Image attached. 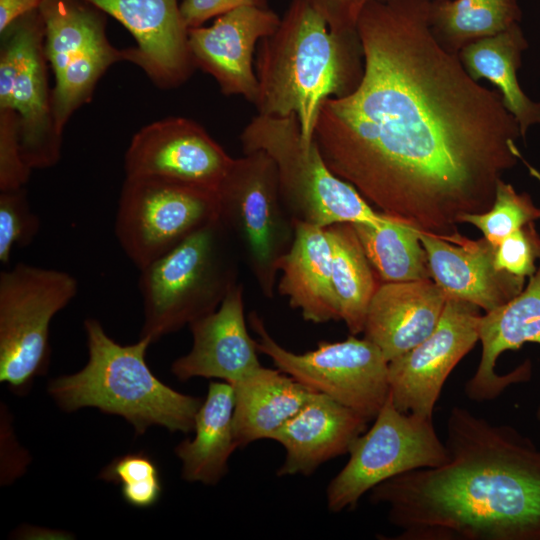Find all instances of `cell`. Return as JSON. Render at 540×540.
<instances>
[{"label": "cell", "instance_id": "cell-1", "mask_svg": "<svg viewBox=\"0 0 540 540\" xmlns=\"http://www.w3.org/2000/svg\"><path fill=\"white\" fill-rule=\"evenodd\" d=\"M432 0H373L356 32L363 73L321 106L314 140L330 170L380 213L445 240L488 211L521 136L499 92L435 37Z\"/></svg>", "mask_w": 540, "mask_h": 540}, {"label": "cell", "instance_id": "cell-2", "mask_svg": "<svg viewBox=\"0 0 540 540\" xmlns=\"http://www.w3.org/2000/svg\"><path fill=\"white\" fill-rule=\"evenodd\" d=\"M449 460L392 477L370 490L397 540H540V450L509 425L454 406Z\"/></svg>", "mask_w": 540, "mask_h": 540}, {"label": "cell", "instance_id": "cell-3", "mask_svg": "<svg viewBox=\"0 0 540 540\" xmlns=\"http://www.w3.org/2000/svg\"><path fill=\"white\" fill-rule=\"evenodd\" d=\"M357 32L332 31L308 0H291L275 32L259 42L256 57L259 115H296L305 142L323 103L359 83L363 66Z\"/></svg>", "mask_w": 540, "mask_h": 540}, {"label": "cell", "instance_id": "cell-4", "mask_svg": "<svg viewBox=\"0 0 540 540\" xmlns=\"http://www.w3.org/2000/svg\"><path fill=\"white\" fill-rule=\"evenodd\" d=\"M88 361L76 373L59 376L47 391L68 412L93 407L121 416L141 435L152 426L192 432L203 400L180 393L160 381L146 363L150 338L122 345L94 318L84 321Z\"/></svg>", "mask_w": 540, "mask_h": 540}, {"label": "cell", "instance_id": "cell-5", "mask_svg": "<svg viewBox=\"0 0 540 540\" xmlns=\"http://www.w3.org/2000/svg\"><path fill=\"white\" fill-rule=\"evenodd\" d=\"M239 258L217 218L140 269V337L153 343L214 312L238 283Z\"/></svg>", "mask_w": 540, "mask_h": 540}, {"label": "cell", "instance_id": "cell-6", "mask_svg": "<svg viewBox=\"0 0 540 540\" xmlns=\"http://www.w3.org/2000/svg\"><path fill=\"white\" fill-rule=\"evenodd\" d=\"M243 153L262 150L274 161L282 199L294 221L328 227L336 223H379L375 211L324 161L315 140L305 142L297 116L257 115L241 134Z\"/></svg>", "mask_w": 540, "mask_h": 540}, {"label": "cell", "instance_id": "cell-7", "mask_svg": "<svg viewBox=\"0 0 540 540\" xmlns=\"http://www.w3.org/2000/svg\"><path fill=\"white\" fill-rule=\"evenodd\" d=\"M216 195L219 221L263 296L272 298L280 262L295 237L273 159L262 150L234 158Z\"/></svg>", "mask_w": 540, "mask_h": 540}, {"label": "cell", "instance_id": "cell-8", "mask_svg": "<svg viewBox=\"0 0 540 540\" xmlns=\"http://www.w3.org/2000/svg\"><path fill=\"white\" fill-rule=\"evenodd\" d=\"M77 292L62 270L18 263L0 273V381L14 392L45 373L51 321Z\"/></svg>", "mask_w": 540, "mask_h": 540}, {"label": "cell", "instance_id": "cell-9", "mask_svg": "<svg viewBox=\"0 0 540 540\" xmlns=\"http://www.w3.org/2000/svg\"><path fill=\"white\" fill-rule=\"evenodd\" d=\"M373 421L353 441L346 465L327 486V507L333 513L354 509L366 492L392 477L449 460L433 418L399 411L390 395Z\"/></svg>", "mask_w": 540, "mask_h": 540}, {"label": "cell", "instance_id": "cell-10", "mask_svg": "<svg viewBox=\"0 0 540 540\" xmlns=\"http://www.w3.org/2000/svg\"><path fill=\"white\" fill-rule=\"evenodd\" d=\"M248 320L258 337V351L276 368L369 422L374 420L389 395L388 361L374 343L350 335L343 341H321L316 349L298 354L270 335L256 311L249 313Z\"/></svg>", "mask_w": 540, "mask_h": 540}, {"label": "cell", "instance_id": "cell-11", "mask_svg": "<svg viewBox=\"0 0 540 540\" xmlns=\"http://www.w3.org/2000/svg\"><path fill=\"white\" fill-rule=\"evenodd\" d=\"M48 65L39 9L1 32L0 109L16 114L21 154L31 169L52 167L61 157L62 133L53 118Z\"/></svg>", "mask_w": 540, "mask_h": 540}, {"label": "cell", "instance_id": "cell-12", "mask_svg": "<svg viewBox=\"0 0 540 540\" xmlns=\"http://www.w3.org/2000/svg\"><path fill=\"white\" fill-rule=\"evenodd\" d=\"M217 218L214 191L157 177H125L114 231L140 270Z\"/></svg>", "mask_w": 540, "mask_h": 540}, {"label": "cell", "instance_id": "cell-13", "mask_svg": "<svg viewBox=\"0 0 540 540\" xmlns=\"http://www.w3.org/2000/svg\"><path fill=\"white\" fill-rule=\"evenodd\" d=\"M480 317L476 305L447 298L434 331L388 362L389 395L399 411L433 418L446 379L479 340Z\"/></svg>", "mask_w": 540, "mask_h": 540}, {"label": "cell", "instance_id": "cell-14", "mask_svg": "<svg viewBox=\"0 0 540 540\" xmlns=\"http://www.w3.org/2000/svg\"><path fill=\"white\" fill-rule=\"evenodd\" d=\"M233 161L198 123L168 117L132 137L124 171L125 177H157L216 192Z\"/></svg>", "mask_w": 540, "mask_h": 540}, {"label": "cell", "instance_id": "cell-15", "mask_svg": "<svg viewBox=\"0 0 540 540\" xmlns=\"http://www.w3.org/2000/svg\"><path fill=\"white\" fill-rule=\"evenodd\" d=\"M280 20L268 7L242 6L218 16L209 27L190 28L188 42L195 66L211 75L223 94L254 103L258 94L255 47L275 32Z\"/></svg>", "mask_w": 540, "mask_h": 540}, {"label": "cell", "instance_id": "cell-16", "mask_svg": "<svg viewBox=\"0 0 540 540\" xmlns=\"http://www.w3.org/2000/svg\"><path fill=\"white\" fill-rule=\"evenodd\" d=\"M119 21L135 38L133 63L162 89L182 85L196 68L178 0H84Z\"/></svg>", "mask_w": 540, "mask_h": 540}, {"label": "cell", "instance_id": "cell-17", "mask_svg": "<svg viewBox=\"0 0 540 540\" xmlns=\"http://www.w3.org/2000/svg\"><path fill=\"white\" fill-rule=\"evenodd\" d=\"M243 292L238 282L214 312L189 325L192 348L171 365L177 379L217 378L234 385L261 366L245 322Z\"/></svg>", "mask_w": 540, "mask_h": 540}, {"label": "cell", "instance_id": "cell-18", "mask_svg": "<svg viewBox=\"0 0 540 540\" xmlns=\"http://www.w3.org/2000/svg\"><path fill=\"white\" fill-rule=\"evenodd\" d=\"M478 332L482 356L473 377L465 384V394L472 401L484 402L531 377L529 360L507 374L500 375L495 369L503 352L517 350L529 342L540 344V259L536 272L517 296L481 315ZM536 417L540 421V405Z\"/></svg>", "mask_w": 540, "mask_h": 540}, {"label": "cell", "instance_id": "cell-19", "mask_svg": "<svg viewBox=\"0 0 540 540\" xmlns=\"http://www.w3.org/2000/svg\"><path fill=\"white\" fill-rule=\"evenodd\" d=\"M432 280L447 298L463 300L490 312L517 296L525 278L499 270L494 246L484 237L470 240L459 232L449 240L419 232Z\"/></svg>", "mask_w": 540, "mask_h": 540}, {"label": "cell", "instance_id": "cell-20", "mask_svg": "<svg viewBox=\"0 0 540 540\" xmlns=\"http://www.w3.org/2000/svg\"><path fill=\"white\" fill-rule=\"evenodd\" d=\"M368 422L353 409L313 392L270 437L285 450L277 475H311L327 461L347 454L353 441L366 431Z\"/></svg>", "mask_w": 540, "mask_h": 540}, {"label": "cell", "instance_id": "cell-21", "mask_svg": "<svg viewBox=\"0 0 540 540\" xmlns=\"http://www.w3.org/2000/svg\"><path fill=\"white\" fill-rule=\"evenodd\" d=\"M446 302V294L432 279L382 282L367 310L364 338L389 362L434 331Z\"/></svg>", "mask_w": 540, "mask_h": 540}, {"label": "cell", "instance_id": "cell-22", "mask_svg": "<svg viewBox=\"0 0 540 540\" xmlns=\"http://www.w3.org/2000/svg\"><path fill=\"white\" fill-rule=\"evenodd\" d=\"M278 292L312 323L338 321L332 283L331 246L326 229L295 221V237L279 266Z\"/></svg>", "mask_w": 540, "mask_h": 540}, {"label": "cell", "instance_id": "cell-23", "mask_svg": "<svg viewBox=\"0 0 540 540\" xmlns=\"http://www.w3.org/2000/svg\"><path fill=\"white\" fill-rule=\"evenodd\" d=\"M232 386L233 428L238 448L270 439L315 392L278 368L262 365Z\"/></svg>", "mask_w": 540, "mask_h": 540}, {"label": "cell", "instance_id": "cell-24", "mask_svg": "<svg viewBox=\"0 0 540 540\" xmlns=\"http://www.w3.org/2000/svg\"><path fill=\"white\" fill-rule=\"evenodd\" d=\"M234 389L227 382H211L194 422L195 435L175 448L188 482L217 484L228 471L237 443L233 428Z\"/></svg>", "mask_w": 540, "mask_h": 540}, {"label": "cell", "instance_id": "cell-25", "mask_svg": "<svg viewBox=\"0 0 540 540\" xmlns=\"http://www.w3.org/2000/svg\"><path fill=\"white\" fill-rule=\"evenodd\" d=\"M527 41L518 24L494 36L472 42L460 51L459 58L472 79H487L499 89L506 109L516 119L522 138L530 127L540 124V102L521 89L517 70Z\"/></svg>", "mask_w": 540, "mask_h": 540}, {"label": "cell", "instance_id": "cell-26", "mask_svg": "<svg viewBox=\"0 0 540 540\" xmlns=\"http://www.w3.org/2000/svg\"><path fill=\"white\" fill-rule=\"evenodd\" d=\"M331 246L332 283L339 317L351 335L363 333L369 304L380 286L352 223L325 227Z\"/></svg>", "mask_w": 540, "mask_h": 540}, {"label": "cell", "instance_id": "cell-27", "mask_svg": "<svg viewBox=\"0 0 540 540\" xmlns=\"http://www.w3.org/2000/svg\"><path fill=\"white\" fill-rule=\"evenodd\" d=\"M44 53L55 79L86 50L107 40L105 13L84 0H43Z\"/></svg>", "mask_w": 540, "mask_h": 540}, {"label": "cell", "instance_id": "cell-28", "mask_svg": "<svg viewBox=\"0 0 540 540\" xmlns=\"http://www.w3.org/2000/svg\"><path fill=\"white\" fill-rule=\"evenodd\" d=\"M365 254L382 282L432 279L419 231L387 216L376 224L352 223Z\"/></svg>", "mask_w": 540, "mask_h": 540}, {"label": "cell", "instance_id": "cell-29", "mask_svg": "<svg viewBox=\"0 0 540 540\" xmlns=\"http://www.w3.org/2000/svg\"><path fill=\"white\" fill-rule=\"evenodd\" d=\"M520 18L517 0H432L430 11L435 37L455 54L518 24Z\"/></svg>", "mask_w": 540, "mask_h": 540}, {"label": "cell", "instance_id": "cell-30", "mask_svg": "<svg viewBox=\"0 0 540 540\" xmlns=\"http://www.w3.org/2000/svg\"><path fill=\"white\" fill-rule=\"evenodd\" d=\"M133 58V47L118 49L107 39L70 62L55 79L51 90L52 113L58 131L63 133L74 111L90 101L97 82L111 65L119 61L133 63Z\"/></svg>", "mask_w": 540, "mask_h": 540}, {"label": "cell", "instance_id": "cell-31", "mask_svg": "<svg viewBox=\"0 0 540 540\" xmlns=\"http://www.w3.org/2000/svg\"><path fill=\"white\" fill-rule=\"evenodd\" d=\"M540 219L538 208L527 193H518L511 184L499 180L491 208L483 213L465 214L460 223L477 227L485 239L497 245L524 225Z\"/></svg>", "mask_w": 540, "mask_h": 540}, {"label": "cell", "instance_id": "cell-32", "mask_svg": "<svg viewBox=\"0 0 540 540\" xmlns=\"http://www.w3.org/2000/svg\"><path fill=\"white\" fill-rule=\"evenodd\" d=\"M99 477L120 484L125 502L137 508L153 506L162 493L157 464L142 452L115 458L101 471Z\"/></svg>", "mask_w": 540, "mask_h": 540}, {"label": "cell", "instance_id": "cell-33", "mask_svg": "<svg viewBox=\"0 0 540 540\" xmlns=\"http://www.w3.org/2000/svg\"><path fill=\"white\" fill-rule=\"evenodd\" d=\"M40 219L30 207L25 187L0 191V263L8 264L15 247L31 243Z\"/></svg>", "mask_w": 540, "mask_h": 540}, {"label": "cell", "instance_id": "cell-34", "mask_svg": "<svg viewBox=\"0 0 540 540\" xmlns=\"http://www.w3.org/2000/svg\"><path fill=\"white\" fill-rule=\"evenodd\" d=\"M494 246V245H493ZM540 259V235L534 222L514 231L494 246V260L499 270L530 278Z\"/></svg>", "mask_w": 540, "mask_h": 540}, {"label": "cell", "instance_id": "cell-35", "mask_svg": "<svg viewBox=\"0 0 540 540\" xmlns=\"http://www.w3.org/2000/svg\"><path fill=\"white\" fill-rule=\"evenodd\" d=\"M31 171L21 154L16 114L0 109V191L25 187Z\"/></svg>", "mask_w": 540, "mask_h": 540}, {"label": "cell", "instance_id": "cell-36", "mask_svg": "<svg viewBox=\"0 0 540 540\" xmlns=\"http://www.w3.org/2000/svg\"><path fill=\"white\" fill-rule=\"evenodd\" d=\"M332 31L356 32L363 9L373 0H308Z\"/></svg>", "mask_w": 540, "mask_h": 540}, {"label": "cell", "instance_id": "cell-37", "mask_svg": "<svg viewBox=\"0 0 540 540\" xmlns=\"http://www.w3.org/2000/svg\"><path fill=\"white\" fill-rule=\"evenodd\" d=\"M242 6L268 7L266 0H183L180 11L190 29L200 27L209 19Z\"/></svg>", "mask_w": 540, "mask_h": 540}, {"label": "cell", "instance_id": "cell-38", "mask_svg": "<svg viewBox=\"0 0 540 540\" xmlns=\"http://www.w3.org/2000/svg\"><path fill=\"white\" fill-rule=\"evenodd\" d=\"M43 0H0V33L21 16L39 8Z\"/></svg>", "mask_w": 540, "mask_h": 540}]
</instances>
